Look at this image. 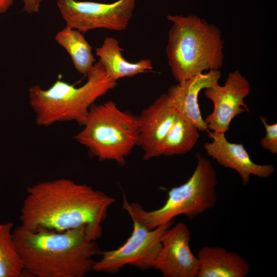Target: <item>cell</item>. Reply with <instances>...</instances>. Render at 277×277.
<instances>
[{
	"instance_id": "obj_14",
	"label": "cell",
	"mask_w": 277,
	"mask_h": 277,
	"mask_svg": "<svg viewBox=\"0 0 277 277\" xmlns=\"http://www.w3.org/2000/svg\"><path fill=\"white\" fill-rule=\"evenodd\" d=\"M197 258V277H245L250 271V266L244 258L222 247H203Z\"/></svg>"
},
{
	"instance_id": "obj_20",
	"label": "cell",
	"mask_w": 277,
	"mask_h": 277,
	"mask_svg": "<svg viewBox=\"0 0 277 277\" xmlns=\"http://www.w3.org/2000/svg\"><path fill=\"white\" fill-rule=\"evenodd\" d=\"M24 3L23 11L28 13H34L39 11L43 0H22Z\"/></svg>"
},
{
	"instance_id": "obj_8",
	"label": "cell",
	"mask_w": 277,
	"mask_h": 277,
	"mask_svg": "<svg viewBox=\"0 0 277 277\" xmlns=\"http://www.w3.org/2000/svg\"><path fill=\"white\" fill-rule=\"evenodd\" d=\"M135 0H118L111 4L75 0H58L57 6L66 26L83 34L97 28L122 31L132 16Z\"/></svg>"
},
{
	"instance_id": "obj_11",
	"label": "cell",
	"mask_w": 277,
	"mask_h": 277,
	"mask_svg": "<svg viewBox=\"0 0 277 277\" xmlns=\"http://www.w3.org/2000/svg\"><path fill=\"white\" fill-rule=\"evenodd\" d=\"M177 114V110L167 94L163 93L137 116L138 146L143 151L144 160L161 156L162 143Z\"/></svg>"
},
{
	"instance_id": "obj_12",
	"label": "cell",
	"mask_w": 277,
	"mask_h": 277,
	"mask_svg": "<svg viewBox=\"0 0 277 277\" xmlns=\"http://www.w3.org/2000/svg\"><path fill=\"white\" fill-rule=\"evenodd\" d=\"M208 135L212 141L203 146L207 154L221 166L236 171L243 185H247L252 175L266 179L274 172L273 165L253 162L243 145L229 142L225 133L209 132Z\"/></svg>"
},
{
	"instance_id": "obj_10",
	"label": "cell",
	"mask_w": 277,
	"mask_h": 277,
	"mask_svg": "<svg viewBox=\"0 0 277 277\" xmlns=\"http://www.w3.org/2000/svg\"><path fill=\"white\" fill-rule=\"evenodd\" d=\"M191 233L184 222L171 226L163 234L154 268L164 277H197L199 261L192 252Z\"/></svg>"
},
{
	"instance_id": "obj_7",
	"label": "cell",
	"mask_w": 277,
	"mask_h": 277,
	"mask_svg": "<svg viewBox=\"0 0 277 277\" xmlns=\"http://www.w3.org/2000/svg\"><path fill=\"white\" fill-rule=\"evenodd\" d=\"M133 230L125 243L118 248L102 251L92 271L106 273H117L129 265L142 270L154 268L162 247L161 238L173 224L171 221L149 229L134 219Z\"/></svg>"
},
{
	"instance_id": "obj_15",
	"label": "cell",
	"mask_w": 277,
	"mask_h": 277,
	"mask_svg": "<svg viewBox=\"0 0 277 277\" xmlns=\"http://www.w3.org/2000/svg\"><path fill=\"white\" fill-rule=\"evenodd\" d=\"M118 40L113 37H106L102 45L96 48L95 54L99 57L108 76L116 81L125 77H130L146 72L153 68L151 61L142 59L136 63H131L125 59L122 53Z\"/></svg>"
},
{
	"instance_id": "obj_2",
	"label": "cell",
	"mask_w": 277,
	"mask_h": 277,
	"mask_svg": "<svg viewBox=\"0 0 277 277\" xmlns=\"http://www.w3.org/2000/svg\"><path fill=\"white\" fill-rule=\"evenodd\" d=\"M12 235L26 276L84 277L92 271L94 258L102 252L86 226L58 231L19 225Z\"/></svg>"
},
{
	"instance_id": "obj_6",
	"label": "cell",
	"mask_w": 277,
	"mask_h": 277,
	"mask_svg": "<svg viewBox=\"0 0 277 277\" xmlns=\"http://www.w3.org/2000/svg\"><path fill=\"white\" fill-rule=\"evenodd\" d=\"M83 129L74 137L100 161L120 165L139 144L137 116L120 109L112 101L92 105Z\"/></svg>"
},
{
	"instance_id": "obj_13",
	"label": "cell",
	"mask_w": 277,
	"mask_h": 277,
	"mask_svg": "<svg viewBox=\"0 0 277 277\" xmlns=\"http://www.w3.org/2000/svg\"><path fill=\"white\" fill-rule=\"evenodd\" d=\"M221 75L220 70H210L172 85L167 91V94L177 111L189 118L200 131H207L208 128L200 111L199 93L202 90L219 84Z\"/></svg>"
},
{
	"instance_id": "obj_5",
	"label": "cell",
	"mask_w": 277,
	"mask_h": 277,
	"mask_svg": "<svg viewBox=\"0 0 277 277\" xmlns=\"http://www.w3.org/2000/svg\"><path fill=\"white\" fill-rule=\"evenodd\" d=\"M196 165L190 178L179 186L171 188L160 208L146 211L137 203H129L123 195V209L132 219L149 229L173 221L180 215L193 219L213 208L217 202L218 180L210 161L196 154Z\"/></svg>"
},
{
	"instance_id": "obj_3",
	"label": "cell",
	"mask_w": 277,
	"mask_h": 277,
	"mask_svg": "<svg viewBox=\"0 0 277 277\" xmlns=\"http://www.w3.org/2000/svg\"><path fill=\"white\" fill-rule=\"evenodd\" d=\"M173 23L166 54L172 74L181 82L207 70H219L224 61L220 30L194 14L168 15Z\"/></svg>"
},
{
	"instance_id": "obj_1",
	"label": "cell",
	"mask_w": 277,
	"mask_h": 277,
	"mask_svg": "<svg viewBox=\"0 0 277 277\" xmlns=\"http://www.w3.org/2000/svg\"><path fill=\"white\" fill-rule=\"evenodd\" d=\"M114 202L103 192L70 179L43 181L27 189L20 225L58 231L86 226L96 241L103 234L102 224Z\"/></svg>"
},
{
	"instance_id": "obj_17",
	"label": "cell",
	"mask_w": 277,
	"mask_h": 277,
	"mask_svg": "<svg viewBox=\"0 0 277 277\" xmlns=\"http://www.w3.org/2000/svg\"><path fill=\"white\" fill-rule=\"evenodd\" d=\"M54 39L69 54L77 72L87 76L96 60L92 53V47L83 34L66 26L56 33Z\"/></svg>"
},
{
	"instance_id": "obj_18",
	"label": "cell",
	"mask_w": 277,
	"mask_h": 277,
	"mask_svg": "<svg viewBox=\"0 0 277 277\" xmlns=\"http://www.w3.org/2000/svg\"><path fill=\"white\" fill-rule=\"evenodd\" d=\"M11 222L0 223V277L24 276L23 261L13 240Z\"/></svg>"
},
{
	"instance_id": "obj_4",
	"label": "cell",
	"mask_w": 277,
	"mask_h": 277,
	"mask_svg": "<svg viewBox=\"0 0 277 277\" xmlns=\"http://www.w3.org/2000/svg\"><path fill=\"white\" fill-rule=\"evenodd\" d=\"M87 77V82L79 87L61 77L47 89L37 85L31 87L29 103L35 113L36 123L49 126L59 122L74 121L83 125L94 102L117 85L99 62L94 64Z\"/></svg>"
},
{
	"instance_id": "obj_21",
	"label": "cell",
	"mask_w": 277,
	"mask_h": 277,
	"mask_svg": "<svg viewBox=\"0 0 277 277\" xmlns=\"http://www.w3.org/2000/svg\"><path fill=\"white\" fill-rule=\"evenodd\" d=\"M13 0H0V13L6 12L12 5Z\"/></svg>"
},
{
	"instance_id": "obj_16",
	"label": "cell",
	"mask_w": 277,
	"mask_h": 277,
	"mask_svg": "<svg viewBox=\"0 0 277 277\" xmlns=\"http://www.w3.org/2000/svg\"><path fill=\"white\" fill-rule=\"evenodd\" d=\"M199 131L189 118L177 111L176 118L162 143L161 156L188 153L197 143L200 137Z\"/></svg>"
},
{
	"instance_id": "obj_19",
	"label": "cell",
	"mask_w": 277,
	"mask_h": 277,
	"mask_svg": "<svg viewBox=\"0 0 277 277\" xmlns=\"http://www.w3.org/2000/svg\"><path fill=\"white\" fill-rule=\"evenodd\" d=\"M260 119L264 125L266 131V135L262 137L260 141L261 147L269 151L273 154L277 153V123L269 125L267 119L264 116L260 117Z\"/></svg>"
},
{
	"instance_id": "obj_9",
	"label": "cell",
	"mask_w": 277,
	"mask_h": 277,
	"mask_svg": "<svg viewBox=\"0 0 277 277\" xmlns=\"http://www.w3.org/2000/svg\"><path fill=\"white\" fill-rule=\"evenodd\" d=\"M250 90L249 82L238 70L228 73L223 85L217 84L205 89V96L213 104L212 112L204 119L208 130L225 134L233 119L249 112L244 99Z\"/></svg>"
}]
</instances>
